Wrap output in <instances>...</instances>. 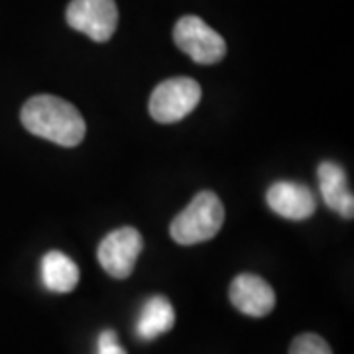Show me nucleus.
<instances>
[{
  "label": "nucleus",
  "mask_w": 354,
  "mask_h": 354,
  "mask_svg": "<svg viewBox=\"0 0 354 354\" xmlns=\"http://www.w3.org/2000/svg\"><path fill=\"white\" fill-rule=\"evenodd\" d=\"M174 41L195 64L215 65L227 55L223 36L199 16H183L174 28Z\"/></svg>",
  "instance_id": "4"
},
{
  "label": "nucleus",
  "mask_w": 354,
  "mask_h": 354,
  "mask_svg": "<svg viewBox=\"0 0 354 354\" xmlns=\"http://www.w3.org/2000/svg\"><path fill=\"white\" fill-rule=\"evenodd\" d=\"M142 248L144 241L138 230L134 227H122L109 232L102 239L97 250V258L102 270L111 278L124 279L134 272Z\"/></svg>",
  "instance_id": "5"
},
{
  "label": "nucleus",
  "mask_w": 354,
  "mask_h": 354,
  "mask_svg": "<svg viewBox=\"0 0 354 354\" xmlns=\"http://www.w3.org/2000/svg\"><path fill=\"white\" fill-rule=\"evenodd\" d=\"M268 207L288 221H305L315 213L317 197L304 183L278 181L266 193Z\"/></svg>",
  "instance_id": "8"
},
{
  "label": "nucleus",
  "mask_w": 354,
  "mask_h": 354,
  "mask_svg": "<svg viewBox=\"0 0 354 354\" xmlns=\"http://www.w3.org/2000/svg\"><path fill=\"white\" fill-rule=\"evenodd\" d=\"M201 85L189 77L165 79L152 91L150 114L160 124H174L195 111L201 101Z\"/></svg>",
  "instance_id": "3"
},
{
  "label": "nucleus",
  "mask_w": 354,
  "mask_h": 354,
  "mask_svg": "<svg viewBox=\"0 0 354 354\" xmlns=\"http://www.w3.org/2000/svg\"><path fill=\"white\" fill-rule=\"evenodd\" d=\"M176 325V309L164 295H152L148 297L142 311H140L138 323H136V335L142 341H153L160 335L174 329Z\"/></svg>",
  "instance_id": "10"
},
{
  "label": "nucleus",
  "mask_w": 354,
  "mask_h": 354,
  "mask_svg": "<svg viewBox=\"0 0 354 354\" xmlns=\"http://www.w3.org/2000/svg\"><path fill=\"white\" fill-rule=\"evenodd\" d=\"M79 268L77 264L59 250H51L41 258V281L53 293H69L79 283Z\"/></svg>",
  "instance_id": "11"
},
{
  "label": "nucleus",
  "mask_w": 354,
  "mask_h": 354,
  "mask_svg": "<svg viewBox=\"0 0 354 354\" xmlns=\"http://www.w3.org/2000/svg\"><path fill=\"white\" fill-rule=\"evenodd\" d=\"M67 24L95 41H109L118 26L114 0H71L67 6Z\"/></svg>",
  "instance_id": "6"
},
{
  "label": "nucleus",
  "mask_w": 354,
  "mask_h": 354,
  "mask_svg": "<svg viewBox=\"0 0 354 354\" xmlns=\"http://www.w3.org/2000/svg\"><path fill=\"white\" fill-rule=\"evenodd\" d=\"M319 189L325 205L330 211L339 213L342 218L354 216V195L346 185V174L335 162H323L317 169Z\"/></svg>",
  "instance_id": "9"
},
{
  "label": "nucleus",
  "mask_w": 354,
  "mask_h": 354,
  "mask_svg": "<svg viewBox=\"0 0 354 354\" xmlns=\"http://www.w3.org/2000/svg\"><path fill=\"white\" fill-rule=\"evenodd\" d=\"M225 225V207L213 191H201L171 221L169 234L181 246L211 241Z\"/></svg>",
  "instance_id": "2"
},
{
  "label": "nucleus",
  "mask_w": 354,
  "mask_h": 354,
  "mask_svg": "<svg viewBox=\"0 0 354 354\" xmlns=\"http://www.w3.org/2000/svg\"><path fill=\"white\" fill-rule=\"evenodd\" d=\"M97 354H127V351L118 344V337L114 330H102L97 341Z\"/></svg>",
  "instance_id": "13"
},
{
  "label": "nucleus",
  "mask_w": 354,
  "mask_h": 354,
  "mask_svg": "<svg viewBox=\"0 0 354 354\" xmlns=\"http://www.w3.org/2000/svg\"><path fill=\"white\" fill-rule=\"evenodd\" d=\"M290 354H333L329 342L315 333H304L295 337L290 346Z\"/></svg>",
  "instance_id": "12"
},
{
  "label": "nucleus",
  "mask_w": 354,
  "mask_h": 354,
  "mask_svg": "<svg viewBox=\"0 0 354 354\" xmlns=\"http://www.w3.org/2000/svg\"><path fill=\"white\" fill-rule=\"evenodd\" d=\"M20 120L30 134L64 148L79 146L87 132L85 118L75 106L53 95H36L28 99L22 106Z\"/></svg>",
  "instance_id": "1"
},
{
  "label": "nucleus",
  "mask_w": 354,
  "mask_h": 354,
  "mask_svg": "<svg viewBox=\"0 0 354 354\" xmlns=\"http://www.w3.org/2000/svg\"><path fill=\"white\" fill-rule=\"evenodd\" d=\"M228 297L241 313L254 319L270 315L276 307V293L272 286L256 274H241L232 279Z\"/></svg>",
  "instance_id": "7"
}]
</instances>
